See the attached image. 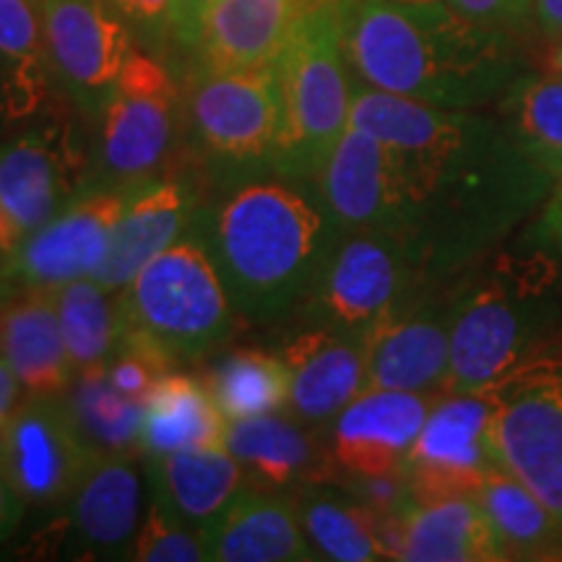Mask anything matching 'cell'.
I'll list each match as a JSON object with an SVG mask.
<instances>
[{
  "label": "cell",
  "instance_id": "cell-29",
  "mask_svg": "<svg viewBox=\"0 0 562 562\" xmlns=\"http://www.w3.org/2000/svg\"><path fill=\"white\" fill-rule=\"evenodd\" d=\"M474 497L503 560H562V521L516 476L501 469L480 484Z\"/></svg>",
  "mask_w": 562,
  "mask_h": 562
},
{
  "label": "cell",
  "instance_id": "cell-43",
  "mask_svg": "<svg viewBox=\"0 0 562 562\" xmlns=\"http://www.w3.org/2000/svg\"><path fill=\"white\" fill-rule=\"evenodd\" d=\"M542 220H544L542 222L544 232H550L554 240H560V235H562V178L554 180L552 195H550V201H547Z\"/></svg>",
  "mask_w": 562,
  "mask_h": 562
},
{
  "label": "cell",
  "instance_id": "cell-24",
  "mask_svg": "<svg viewBox=\"0 0 562 562\" xmlns=\"http://www.w3.org/2000/svg\"><path fill=\"white\" fill-rule=\"evenodd\" d=\"M140 497L133 456L97 453L68 497L76 542L94 554L128 558L140 524Z\"/></svg>",
  "mask_w": 562,
  "mask_h": 562
},
{
  "label": "cell",
  "instance_id": "cell-35",
  "mask_svg": "<svg viewBox=\"0 0 562 562\" xmlns=\"http://www.w3.org/2000/svg\"><path fill=\"white\" fill-rule=\"evenodd\" d=\"M503 123L539 167L562 178V76H521L503 97Z\"/></svg>",
  "mask_w": 562,
  "mask_h": 562
},
{
  "label": "cell",
  "instance_id": "cell-13",
  "mask_svg": "<svg viewBox=\"0 0 562 562\" xmlns=\"http://www.w3.org/2000/svg\"><path fill=\"white\" fill-rule=\"evenodd\" d=\"M128 186L83 188L55 220L0 261V281L9 290H60L76 279L94 277L128 201Z\"/></svg>",
  "mask_w": 562,
  "mask_h": 562
},
{
  "label": "cell",
  "instance_id": "cell-17",
  "mask_svg": "<svg viewBox=\"0 0 562 562\" xmlns=\"http://www.w3.org/2000/svg\"><path fill=\"white\" fill-rule=\"evenodd\" d=\"M440 393L364 389L326 427L331 482L341 476L398 474Z\"/></svg>",
  "mask_w": 562,
  "mask_h": 562
},
{
  "label": "cell",
  "instance_id": "cell-42",
  "mask_svg": "<svg viewBox=\"0 0 562 562\" xmlns=\"http://www.w3.org/2000/svg\"><path fill=\"white\" fill-rule=\"evenodd\" d=\"M19 391H21L19 378L13 375V370L9 368V362H5L3 357H0V425H3V422L9 419V414L13 409H16Z\"/></svg>",
  "mask_w": 562,
  "mask_h": 562
},
{
  "label": "cell",
  "instance_id": "cell-31",
  "mask_svg": "<svg viewBox=\"0 0 562 562\" xmlns=\"http://www.w3.org/2000/svg\"><path fill=\"white\" fill-rule=\"evenodd\" d=\"M53 76L42 37L40 0H0V100L9 117L37 112Z\"/></svg>",
  "mask_w": 562,
  "mask_h": 562
},
{
  "label": "cell",
  "instance_id": "cell-37",
  "mask_svg": "<svg viewBox=\"0 0 562 562\" xmlns=\"http://www.w3.org/2000/svg\"><path fill=\"white\" fill-rule=\"evenodd\" d=\"M131 26L133 37L149 47L175 40V0H104Z\"/></svg>",
  "mask_w": 562,
  "mask_h": 562
},
{
  "label": "cell",
  "instance_id": "cell-8",
  "mask_svg": "<svg viewBox=\"0 0 562 562\" xmlns=\"http://www.w3.org/2000/svg\"><path fill=\"white\" fill-rule=\"evenodd\" d=\"M427 284L402 237L391 232H344L300 302L311 326L362 336L414 290Z\"/></svg>",
  "mask_w": 562,
  "mask_h": 562
},
{
  "label": "cell",
  "instance_id": "cell-15",
  "mask_svg": "<svg viewBox=\"0 0 562 562\" xmlns=\"http://www.w3.org/2000/svg\"><path fill=\"white\" fill-rule=\"evenodd\" d=\"M94 456L63 393L30 396L0 425V472L26 505L66 503Z\"/></svg>",
  "mask_w": 562,
  "mask_h": 562
},
{
  "label": "cell",
  "instance_id": "cell-36",
  "mask_svg": "<svg viewBox=\"0 0 562 562\" xmlns=\"http://www.w3.org/2000/svg\"><path fill=\"white\" fill-rule=\"evenodd\" d=\"M131 560L140 562H206L209 547L201 529L167 516L157 503L149 505L144 524L131 544Z\"/></svg>",
  "mask_w": 562,
  "mask_h": 562
},
{
  "label": "cell",
  "instance_id": "cell-3",
  "mask_svg": "<svg viewBox=\"0 0 562 562\" xmlns=\"http://www.w3.org/2000/svg\"><path fill=\"white\" fill-rule=\"evenodd\" d=\"M302 180H248L201 220V229L235 311L248 321L284 318L311 292L344 232L321 193Z\"/></svg>",
  "mask_w": 562,
  "mask_h": 562
},
{
  "label": "cell",
  "instance_id": "cell-21",
  "mask_svg": "<svg viewBox=\"0 0 562 562\" xmlns=\"http://www.w3.org/2000/svg\"><path fill=\"white\" fill-rule=\"evenodd\" d=\"M224 448L243 467L250 487L297 490L302 484L331 482V459L323 430L292 417L258 414L227 422Z\"/></svg>",
  "mask_w": 562,
  "mask_h": 562
},
{
  "label": "cell",
  "instance_id": "cell-16",
  "mask_svg": "<svg viewBox=\"0 0 562 562\" xmlns=\"http://www.w3.org/2000/svg\"><path fill=\"white\" fill-rule=\"evenodd\" d=\"M81 191L79 154L68 136L26 133L0 144V261Z\"/></svg>",
  "mask_w": 562,
  "mask_h": 562
},
{
  "label": "cell",
  "instance_id": "cell-39",
  "mask_svg": "<svg viewBox=\"0 0 562 562\" xmlns=\"http://www.w3.org/2000/svg\"><path fill=\"white\" fill-rule=\"evenodd\" d=\"M214 0H175V42L193 50Z\"/></svg>",
  "mask_w": 562,
  "mask_h": 562
},
{
  "label": "cell",
  "instance_id": "cell-4",
  "mask_svg": "<svg viewBox=\"0 0 562 562\" xmlns=\"http://www.w3.org/2000/svg\"><path fill=\"white\" fill-rule=\"evenodd\" d=\"M453 279L446 393H480L562 360L560 273L542 252L490 258Z\"/></svg>",
  "mask_w": 562,
  "mask_h": 562
},
{
  "label": "cell",
  "instance_id": "cell-22",
  "mask_svg": "<svg viewBox=\"0 0 562 562\" xmlns=\"http://www.w3.org/2000/svg\"><path fill=\"white\" fill-rule=\"evenodd\" d=\"M214 562H311L318 560L307 539L294 495L245 487L229 508L203 529Z\"/></svg>",
  "mask_w": 562,
  "mask_h": 562
},
{
  "label": "cell",
  "instance_id": "cell-28",
  "mask_svg": "<svg viewBox=\"0 0 562 562\" xmlns=\"http://www.w3.org/2000/svg\"><path fill=\"white\" fill-rule=\"evenodd\" d=\"M140 453L161 456L188 448H222L227 419L199 378L167 372L146 396Z\"/></svg>",
  "mask_w": 562,
  "mask_h": 562
},
{
  "label": "cell",
  "instance_id": "cell-2",
  "mask_svg": "<svg viewBox=\"0 0 562 562\" xmlns=\"http://www.w3.org/2000/svg\"><path fill=\"white\" fill-rule=\"evenodd\" d=\"M357 81L435 108L480 110L521 79L508 32L448 0H336Z\"/></svg>",
  "mask_w": 562,
  "mask_h": 562
},
{
  "label": "cell",
  "instance_id": "cell-1",
  "mask_svg": "<svg viewBox=\"0 0 562 562\" xmlns=\"http://www.w3.org/2000/svg\"><path fill=\"white\" fill-rule=\"evenodd\" d=\"M349 125L396 157L402 237L427 284L461 277L550 201L554 178L503 121L355 81Z\"/></svg>",
  "mask_w": 562,
  "mask_h": 562
},
{
  "label": "cell",
  "instance_id": "cell-10",
  "mask_svg": "<svg viewBox=\"0 0 562 562\" xmlns=\"http://www.w3.org/2000/svg\"><path fill=\"white\" fill-rule=\"evenodd\" d=\"M492 396L497 463L562 521V360L510 378Z\"/></svg>",
  "mask_w": 562,
  "mask_h": 562
},
{
  "label": "cell",
  "instance_id": "cell-26",
  "mask_svg": "<svg viewBox=\"0 0 562 562\" xmlns=\"http://www.w3.org/2000/svg\"><path fill=\"white\" fill-rule=\"evenodd\" d=\"M151 503L167 516L206 529L245 490V472L227 448H188L149 459Z\"/></svg>",
  "mask_w": 562,
  "mask_h": 562
},
{
  "label": "cell",
  "instance_id": "cell-32",
  "mask_svg": "<svg viewBox=\"0 0 562 562\" xmlns=\"http://www.w3.org/2000/svg\"><path fill=\"white\" fill-rule=\"evenodd\" d=\"M63 398L91 451L108 456L140 453L138 442L146 406L117 391L108 381L104 364L79 370L76 381L63 391Z\"/></svg>",
  "mask_w": 562,
  "mask_h": 562
},
{
  "label": "cell",
  "instance_id": "cell-46",
  "mask_svg": "<svg viewBox=\"0 0 562 562\" xmlns=\"http://www.w3.org/2000/svg\"><path fill=\"white\" fill-rule=\"evenodd\" d=\"M560 248H562V235H560Z\"/></svg>",
  "mask_w": 562,
  "mask_h": 562
},
{
  "label": "cell",
  "instance_id": "cell-41",
  "mask_svg": "<svg viewBox=\"0 0 562 562\" xmlns=\"http://www.w3.org/2000/svg\"><path fill=\"white\" fill-rule=\"evenodd\" d=\"M529 13L547 37H562V0H531Z\"/></svg>",
  "mask_w": 562,
  "mask_h": 562
},
{
  "label": "cell",
  "instance_id": "cell-40",
  "mask_svg": "<svg viewBox=\"0 0 562 562\" xmlns=\"http://www.w3.org/2000/svg\"><path fill=\"white\" fill-rule=\"evenodd\" d=\"M26 503L21 501L19 492L11 487L3 472H0V542L9 539L19 529L21 518H24Z\"/></svg>",
  "mask_w": 562,
  "mask_h": 562
},
{
  "label": "cell",
  "instance_id": "cell-12",
  "mask_svg": "<svg viewBox=\"0 0 562 562\" xmlns=\"http://www.w3.org/2000/svg\"><path fill=\"white\" fill-rule=\"evenodd\" d=\"M453 279L422 284L362 336L364 389L442 393L451 357Z\"/></svg>",
  "mask_w": 562,
  "mask_h": 562
},
{
  "label": "cell",
  "instance_id": "cell-44",
  "mask_svg": "<svg viewBox=\"0 0 562 562\" xmlns=\"http://www.w3.org/2000/svg\"><path fill=\"white\" fill-rule=\"evenodd\" d=\"M547 74L562 76V37L552 45V50L547 53Z\"/></svg>",
  "mask_w": 562,
  "mask_h": 562
},
{
  "label": "cell",
  "instance_id": "cell-45",
  "mask_svg": "<svg viewBox=\"0 0 562 562\" xmlns=\"http://www.w3.org/2000/svg\"><path fill=\"white\" fill-rule=\"evenodd\" d=\"M3 300H9V286L3 284V281H0V302Z\"/></svg>",
  "mask_w": 562,
  "mask_h": 562
},
{
  "label": "cell",
  "instance_id": "cell-27",
  "mask_svg": "<svg viewBox=\"0 0 562 562\" xmlns=\"http://www.w3.org/2000/svg\"><path fill=\"white\" fill-rule=\"evenodd\" d=\"M396 560L497 562L503 560L487 516L474 495L417 503L402 518Z\"/></svg>",
  "mask_w": 562,
  "mask_h": 562
},
{
  "label": "cell",
  "instance_id": "cell-33",
  "mask_svg": "<svg viewBox=\"0 0 562 562\" xmlns=\"http://www.w3.org/2000/svg\"><path fill=\"white\" fill-rule=\"evenodd\" d=\"M206 385L227 422L273 414L290 402V370L279 355L261 349L220 357L211 364Z\"/></svg>",
  "mask_w": 562,
  "mask_h": 562
},
{
  "label": "cell",
  "instance_id": "cell-25",
  "mask_svg": "<svg viewBox=\"0 0 562 562\" xmlns=\"http://www.w3.org/2000/svg\"><path fill=\"white\" fill-rule=\"evenodd\" d=\"M0 357L30 396H58L74 381L53 290H24L0 311Z\"/></svg>",
  "mask_w": 562,
  "mask_h": 562
},
{
  "label": "cell",
  "instance_id": "cell-7",
  "mask_svg": "<svg viewBox=\"0 0 562 562\" xmlns=\"http://www.w3.org/2000/svg\"><path fill=\"white\" fill-rule=\"evenodd\" d=\"M188 117L214 175L235 180L277 175L284 125L277 63L252 70H199Z\"/></svg>",
  "mask_w": 562,
  "mask_h": 562
},
{
  "label": "cell",
  "instance_id": "cell-20",
  "mask_svg": "<svg viewBox=\"0 0 562 562\" xmlns=\"http://www.w3.org/2000/svg\"><path fill=\"white\" fill-rule=\"evenodd\" d=\"M290 370L286 412L302 425L323 430L351 398L364 391V349L360 336L307 323L279 351Z\"/></svg>",
  "mask_w": 562,
  "mask_h": 562
},
{
  "label": "cell",
  "instance_id": "cell-9",
  "mask_svg": "<svg viewBox=\"0 0 562 562\" xmlns=\"http://www.w3.org/2000/svg\"><path fill=\"white\" fill-rule=\"evenodd\" d=\"M178 108V83L165 63L133 50L100 110V186L151 178L172 146Z\"/></svg>",
  "mask_w": 562,
  "mask_h": 562
},
{
  "label": "cell",
  "instance_id": "cell-14",
  "mask_svg": "<svg viewBox=\"0 0 562 562\" xmlns=\"http://www.w3.org/2000/svg\"><path fill=\"white\" fill-rule=\"evenodd\" d=\"M53 83L79 108L100 112L136 50L131 26L104 0H40Z\"/></svg>",
  "mask_w": 562,
  "mask_h": 562
},
{
  "label": "cell",
  "instance_id": "cell-6",
  "mask_svg": "<svg viewBox=\"0 0 562 562\" xmlns=\"http://www.w3.org/2000/svg\"><path fill=\"white\" fill-rule=\"evenodd\" d=\"M117 300L125 331L151 341L175 364L201 360L235 331L237 311L195 222Z\"/></svg>",
  "mask_w": 562,
  "mask_h": 562
},
{
  "label": "cell",
  "instance_id": "cell-11",
  "mask_svg": "<svg viewBox=\"0 0 562 562\" xmlns=\"http://www.w3.org/2000/svg\"><path fill=\"white\" fill-rule=\"evenodd\" d=\"M492 409V391H442L435 398L404 463L414 501L435 503L474 495L490 474L501 472L490 435Z\"/></svg>",
  "mask_w": 562,
  "mask_h": 562
},
{
  "label": "cell",
  "instance_id": "cell-19",
  "mask_svg": "<svg viewBox=\"0 0 562 562\" xmlns=\"http://www.w3.org/2000/svg\"><path fill=\"white\" fill-rule=\"evenodd\" d=\"M318 193L341 232L396 229L398 172L385 140L349 125L318 178Z\"/></svg>",
  "mask_w": 562,
  "mask_h": 562
},
{
  "label": "cell",
  "instance_id": "cell-23",
  "mask_svg": "<svg viewBox=\"0 0 562 562\" xmlns=\"http://www.w3.org/2000/svg\"><path fill=\"white\" fill-rule=\"evenodd\" d=\"M307 0H214L199 42L201 70H252L277 63Z\"/></svg>",
  "mask_w": 562,
  "mask_h": 562
},
{
  "label": "cell",
  "instance_id": "cell-34",
  "mask_svg": "<svg viewBox=\"0 0 562 562\" xmlns=\"http://www.w3.org/2000/svg\"><path fill=\"white\" fill-rule=\"evenodd\" d=\"M53 292L74 370L100 368L121 344V300H112V292L97 284L91 277L76 279Z\"/></svg>",
  "mask_w": 562,
  "mask_h": 562
},
{
  "label": "cell",
  "instance_id": "cell-38",
  "mask_svg": "<svg viewBox=\"0 0 562 562\" xmlns=\"http://www.w3.org/2000/svg\"><path fill=\"white\" fill-rule=\"evenodd\" d=\"M448 3L463 16L480 21V24L497 26V30L516 24L531 9V0H448Z\"/></svg>",
  "mask_w": 562,
  "mask_h": 562
},
{
  "label": "cell",
  "instance_id": "cell-18",
  "mask_svg": "<svg viewBox=\"0 0 562 562\" xmlns=\"http://www.w3.org/2000/svg\"><path fill=\"white\" fill-rule=\"evenodd\" d=\"M199 216V195L180 178H146L128 186V201L112 227L97 284L121 292L161 250L178 243Z\"/></svg>",
  "mask_w": 562,
  "mask_h": 562
},
{
  "label": "cell",
  "instance_id": "cell-5",
  "mask_svg": "<svg viewBox=\"0 0 562 562\" xmlns=\"http://www.w3.org/2000/svg\"><path fill=\"white\" fill-rule=\"evenodd\" d=\"M277 70L284 110L277 175L315 180L349 128L355 97L336 0H307Z\"/></svg>",
  "mask_w": 562,
  "mask_h": 562
},
{
  "label": "cell",
  "instance_id": "cell-30",
  "mask_svg": "<svg viewBox=\"0 0 562 562\" xmlns=\"http://www.w3.org/2000/svg\"><path fill=\"white\" fill-rule=\"evenodd\" d=\"M300 521L321 558L336 562L385 560L375 513L349 495L328 487V482L302 484L294 490Z\"/></svg>",
  "mask_w": 562,
  "mask_h": 562
}]
</instances>
